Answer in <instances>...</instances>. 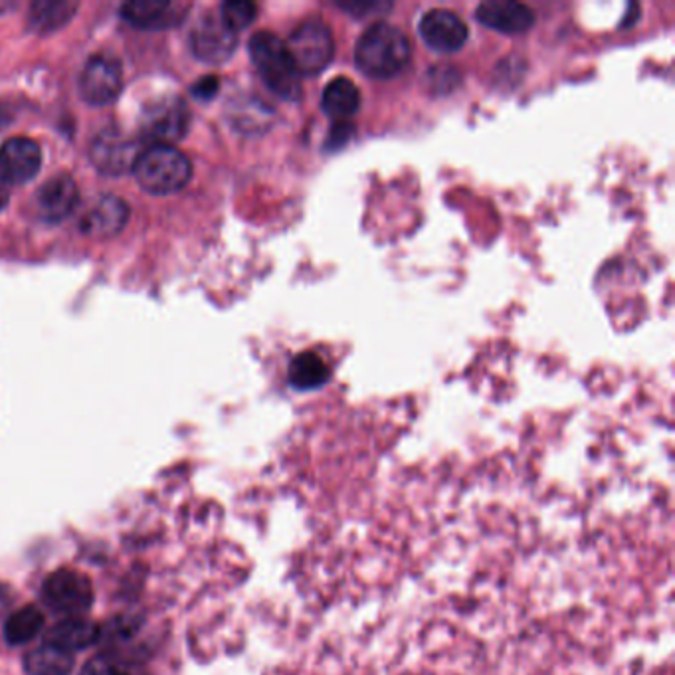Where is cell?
Listing matches in <instances>:
<instances>
[{
	"instance_id": "6da1fadb",
	"label": "cell",
	"mask_w": 675,
	"mask_h": 675,
	"mask_svg": "<svg viewBox=\"0 0 675 675\" xmlns=\"http://www.w3.org/2000/svg\"><path fill=\"white\" fill-rule=\"evenodd\" d=\"M413 46L403 30L378 22L356 40L355 64L373 80H391L411 64Z\"/></svg>"
},
{
	"instance_id": "7a4b0ae2",
	"label": "cell",
	"mask_w": 675,
	"mask_h": 675,
	"mask_svg": "<svg viewBox=\"0 0 675 675\" xmlns=\"http://www.w3.org/2000/svg\"><path fill=\"white\" fill-rule=\"evenodd\" d=\"M248 52L253 68L263 84L285 102H295L301 95V74L282 38L263 30L250 38Z\"/></svg>"
},
{
	"instance_id": "3957f363",
	"label": "cell",
	"mask_w": 675,
	"mask_h": 675,
	"mask_svg": "<svg viewBox=\"0 0 675 675\" xmlns=\"http://www.w3.org/2000/svg\"><path fill=\"white\" fill-rule=\"evenodd\" d=\"M133 173L143 190L163 197L187 187L193 167L187 155L173 145H149L139 153Z\"/></svg>"
},
{
	"instance_id": "277c9868",
	"label": "cell",
	"mask_w": 675,
	"mask_h": 675,
	"mask_svg": "<svg viewBox=\"0 0 675 675\" xmlns=\"http://www.w3.org/2000/svg\"><path fill=\"white\" fill-rule=\"evenodd\" d=\"M301 75H315L331 64L335 42L331 29L321 19L303 20L285 42Z\"/></svg>"
},
{
	"instance_id": "5b68a950",
	"label": "cell",
	"mask_w": 675,
	"mask_h": 675,
	"mask_svg": "<svg viewBox=\"0 0 675 675\" xmlns=\"http://www.w3.org/2000/svg\"><path fill=\"white\" fill-rule=\"evenodd\" d=\"M42 599L48 606L66 616H80L94 604V586L82 572H52L42 586Z\"/></svg>"
},
{
	"instance_id": "8992f818",
	"label": "cell",
	"mask_w": 675,
	"mask_h": 675,
	"mask_svg": "<svg viewBox=\"0 0 675 675\" xmlns=\"http://www.w3.org/2000/svg\"><path fill=\"white\" fill-rule=\"evenodd\" d=\"M190 127V112L178 97H167L150 104L143 112L142 132L150 145H170L185 137Z\"/></svg>"
},
{
	"instance_id": "52a82bcc",
	"label": "cell",
	"mask_w": 675,
	"mask_h": 675,
	"mask_svg": "<svg viewBox=\"0 0 675 675\" xmlns=\"http://www.w3.org/2000/svg\"><path fill=\"white\" fill-rule=\"evenodd\" d=\"M123 87V70L112 56L90 58L80 75V94L90 105H107L120 95Z\"/></svg>"
},
{
	"instance_id": "ba28073f",
	"label": "cell",
	"mask_w": 675,
	"mask_h": 675,
	"mask_svg": "<svg viewBox=\"0 0 675 675\" xmlns=\"http://www.w3.org/2000/svg\"><path fill=\"white\" fill-rule=\"evenodd\" d=\"M139 153H142L139 143L115 129L100 133L90 150L95 169L102 170L104 175H113V177H120L123 173L133 170Z\"/></svg>"
},
{
	"instance_id": "9c48e42d",
	"label": "cell",
	"mask_w": 675,
	"mask_h": 675,
	"mask_svg": "<svg viewBox=\"0 0 675 675\" xmlns=\"http://www.w3.org/2000/svg\"><path fill=\"white\" fill-rule=\"evenodd\" d=\"M418 32L426 46L442 54L458 52L469 37L468 24L456 12L446 9L426 12L418 24Z\"/></svg>"
},
{
	"instance_id": "30bf717a",
	"label": "cell",
	"mask_w": 675,
	"mask_h": 675,
	"mask_svg": "<svg viewBox=\"0 0 675 675\" xmlns=\"http://www.w3.org/2000/svg\"><path fill=\"white\" fill-rule=\"evenodd\" d=\"M190 46L198 60L207 64H225L226 60L235 54L238 46V34L226 29L220 17L207 14L205 19L195 27L190 37Z\"/></svg>"
},
{
	"instance_id": "8fae6325",
	"label": "cell",
	"mask_w": 675,
	"mask_h": 675,
	"mask_svg": "<svg viewBox=\"0 0 675 675\" xmlns=\"http://www.w3.org/2000/svg\"><path fill=\"white\" fill-rule=\"evenodd\" d=\"M42 167V150L29 137H12L0 147V180L9 185H24L37 177Z\"/></svg>"
},
{
	"instance_id": "7c38bea8",
	"label": "cell",
	"mask_w": 675,
	"mask_h": 675,
	"mask_svg": "<svg viewBox=\"0 0 675 675\" xmlns=\"http://www.w3.org/2000/svg\"><path fill=\"white\" fill-rule=\"evenodd\" d=\"M129 220L127 202L113 195L95 198L80 218V230L90 238L107 240L120 235Z\"/></svg>"
},
{
	"instance_id": "4fadbf2b",
	"label": "cell",
	"mask_w": 675,
	"mask_h": 675,
	"mask_svg": "<svg viewBox=\"0 0 675 675\" xmlns=\"http://www.w3.org/2000/svg\"><path fill=\"white\" fill-rule=\"evenodd\" d=\"M476 19L479 24L511 37L526 34L534 24L533 10L513 0H489L479 4Z\"/></svg>"
},
{
	"instance_id": "5bb4252c",
	"label": "cell",
	"mask_w": 675,
	"mask_h": 675,
	"mask_svg": "<svg viewBox=\"0 0 675 675\" xmlns=\"http://www.w3.org/2000/svg\"><path fill=\"white\" fill-rule=\"evenodd\" d=\"M187 4L165 2V0H142L127 2L122 7V17L133 27L145 30L169 29L185 19Z\"/></svg>"
},
{
	"instance_id": "9a60e30c",
	"label": "cell",
	"mask_w": 675,
	"mask_h": 675,
	"mask_svg": "<svg viewBox=\"0 0 675 675\" xmlns=\"http://www.w3.org/2000/svg\"><path fill=\"white\" fill-rule=\"evenodd\" d=\"M80 200V190L70 175L50 178L38 193L37 205L40 215L48 222H60L74 212Z\"/></svg>"
},
{
	"instance_id": "2e32d148",
	"label": "cell",
	"mask_w": 675,
	"mask_h": 675,
	"mask_svg": "<svg viewBox=\"0 0 675 675\" xmlns=\"http://www.w3.org/2000/svg\"><path fill=\"white\" fill-rule=\"evenodd\" d=\"M100 638H102V629L97 624L80 619V616H72V619L58 622L56 626L48 632L46 644L72 654V652L94 646Z\"/></svg>"
},
{
	"instance_id": "e0dca14e",
	"label": "cell",
	"mask_w": 675,
	"mask_h": 675,
	"mask_svg": "<svg viewBox=\"0 0 675 675\" xmlns=\"http://www.w3.org/2000/svg\"><path fill=\"white\" fill-rule=\"evenodd\" d=\"M321 107L331 120L347 123L361 107V92L353 80L335 77L329 82L321 95Z\"/></svg>"
},
{
	"instance_id": "ac0fdd59",
	"label": "cell",
	"mask_w": 675,
	"mask_h": 675,
	"mask_svg": "<svg viewBox=\"0 0 675 675\" xmlns=\"http://www.w3.org/2000/svg\"><path fill=\"white\" fill-rule=\"evenodd\" d=\"M77 10V2L68 0H40L30 4L29 22L32 29L48 34L66 27Z\"/></svg>"
},
{
	"instance_id": "d6986e66",
	"label": "cell",
	"mask_w": 675,
	"mask_h": 675,
	"mask_svg": "<svg viewBox=\"0 0 675 675\" xmlns=\"http://www.w3.org/2000/svg\"><path fill=\"white\" fill-rule=\"evenodd\" d=\"M74 669V657L60 647H34L24 656V672L29 675H70Z\"/></svg>"
},
{
	"instance_id": "ffe728a7",
	"label": "cell",
	"mask_w": 675,
	"mask_h": 675,
	"mask_svg": "<svg viewBox=\"0 0 675 675\" xmlns=\"http://www.w3.org/2000/svg\"><path fill=\"white\" fill-rule=\"evenodd\" d=\"M291 385L300 391H313L320 388L329 381V366L318 353H301L291 361L290 365Z\"/></svg>"
},
{
	"instance_id": "44dd1931",
	"label": "cell",
	"mask_w": 675,
	"mask_h": 675,
	"mask_svg": "<svg viewBox=\"0 0 675 675\" xmlns=\"http://www.w3.org/2000/svg\"><path fill=\"white\" fill-rule=\"evenodd\" d=\"M44 629V614L37 606H24L14 612L4 624V640L10 646L29 644Z\"/></svg>"
},
{
	"instance_id": "7402d4cb",
	"label": "cell",
	"mask_w": 675,
	"mask_h": 675,
	"mask_svg": "<svg viewBox=\"0 0 675 675\" xmlns=\"http://www.w3.org/2000/svg\"><path fill=\"white\" fill-rule=\"evenodd\" d=\"M256 17L258 7L248 0H228L220 9V20L225 22L226 29L232 30L235 34L248 29Z\"/></svg>"
},
{
	"instance_id": "603a6c76",
	"label": "cell",
	"mask_w": 675,
	"mask_h": 675,
	"mask_svg": "<svg viewBox=\"0 0 675 675\" xmlns=\"http://www.w3.org/2000/svg\"><path fill=\"white\" fill-rule=\"evenodd\" d=\"M80 675H132L129 674V667L125 666L123 662H120L117 657L112 656H97L92 657L84 667H82V674Z\"/></svg>"
},
{
	"instance_id": "cb8c5ba5",
	"label": "cell",
	"mask_w": 675,
	"mask_h": 675,
	"mask_svg": "<svg viewBox=\"0 0 675 675\" xmlns=\"http://www.w3.org/2000/svg\"><path fill=\"white\" fill-rule=\"evenodd\" d=\"M218 87H220L218 77L208 75V77H202V80L193 87V94H195L197 100H212V97L218 94Z\"/></svg>"
},
{
	"instance_id": "d4e9b609",
	"label": "cell",
	"mask_w": 675,
	"mask_h": 675,
	"mask_svg": "<svg viewBox=\"0 0 675 675\" xmlns=\"http://www.w3.org/2000/svg\"><path fill=\"white\" fill-rule=\"evenodd\" d=\"M9 187H7V185L0 180V210H4V207L9 205Z\"/></svg>"
},
{
	"instance_id": "484cf974",
	"label": "cell",
	"mask_w": 675,
	"mask_h": 675,
	"mask_svg": "<svg viewBox=\"0 0 675 675\" xmlns=\"http://www.w3.org/2000/svg\"><path fill=\"white\" fill-rule=\"evenodd\" d=\"M4 122H7V113H4V110H2V105H0V127L4 125Z\"/></svg>"
}]
</instances>
